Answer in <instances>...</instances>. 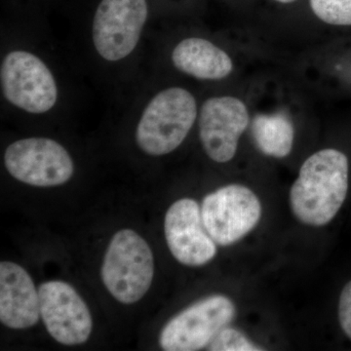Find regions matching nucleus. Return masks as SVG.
I'll list each match as a JSON object with an SVG mask.
<instances>
[{
	"label": "nucleus",
	"mask_w": 351,
	"mask_h": 351,
	"mask_svg": "<svg viewBox=\"0 0 351 351\" xmlns=\"http://www.w3.org/2000/svg\"><path fill=\"white\" fill-rule=\"evenodd\" d=\"M348 157L338 149H322L309 156L291 188L295 218L313 226L329 223L348 195Z\"/></svg>",
	"instance_id": "f257e3e1"
},
{
	"label": "nucleus",
	"mask_w": 351,
	"mask_h": 351,
	"mask_svg": "<svg viewBox=\"0 0 351 351\" xmlns=\"http://www.w3.org/2000/svg\"><path fill=\"white\" fill-rule=\"evenodd\" d=\"M197 105L193 95L172 87L156 95L145 108L136 131L140 149L152 156L174 152L195 124Z\"/></svg>",
	"instance_id": "f03ea898"
},
{
	"label": "nucleus",
	"mask_w": 351,
	"mask_h": 351,
	"mask_svg": "<svg viewBox=\"0 0 351 351\" xmlns=\"http://www.w3.org/2000/svg\"><path fill=\"white\" fill-rule=\"evenodd\" d=\"M101 274L106 288L117 301L135 304L147 294L154 280L151 247L133 230H119L108 244Z\"/></svg>",
	"instance_id": "7ed1b4c3"
},
{
	"label": "nucleus",
	"mask_w": 351,
	"mask_h": 351,
	"mask_svg": "<svg viewBox=\"0 0 351 351\" xmlns=\"http://www.w3.org/2000/svg\"><path fill=\"white\" fill-rule=\"evenodd\" d=\"M235 316L232 300L213 295L186 307L163 327L159 336L166 351H195L212 343Z\"/></svg>",
	"instance_id": "20e7f679"
},
{
	"label": "nucleus",
	"mask_w": 351,
	"mask_h": 351,
	"mask_svg": "<svg viewBox=\"0 0 351 351\" xmlns=\"http://www.w3.org/2000/svg\"><path fill=\"white\" fill-rule=\"evenodd\" d=\"M200 209L205 230L219 246H230L243 239L262 216L258 196L241 184H228L209 193Z\"/></svg>",
	"instance_id": "39448f33"
},
{
	"label": "nucleus",
	"mask_w": 351,
	"mask_h": 351,
	"mask_svg": "<svg viewBox=\"0 0 351 351\" xmlns=\"http://www.w3.org/2000/svg\"><path fill=\"white\" fill-rule=\"evenodd\" d=\"M9 174L39 188L61 186L73 177V159L63 145L47 138H29L9 145L4 154Z\"/></svg>",
	"instance_id": "423d86ee"
},
{
	"label": "nucleus",
	"mask_w": 351,
	"mask_h": 351,
	"mask_svg": "<svg viewBox=\"0 0 351 351\" xmlns=\"http://www.w3.org/2000/svg\"><path fill=\"white\" fill-rule=\"evenodd\" d=\"M2 91L7 100L25 112L43 113L54 107L58 89L50 69L25 51L9 53L1 64Z\"/></svg>",
	"instance_id": "0eeeda50"
},
{
	"label": "nucleus",
	"mask_w": 351,
	"mask_h": 351,
	"mask_svg": "<svg viewBox=\"0 0 351 351\" xmlns=\"http://www.w3.org/2000/svg\"><path fill=\"white\" fill-rule=\"evenodd\" d=\"M147 18L145 0H101L92 29L95 48L107 61L124 59L137 46Z\"/></svg>",
	"instance_id": "6e6552de"
},
{
	"label": "nucleus",
	"mask_w": 351,
	"mask_h": 351,
	"mask_svg": "<svg viewBox=\"0 0 351 351\" xmlns=\"http://www.w3.org/2000/svg\"><path fill=\"white\" fill-rule=\"evenodd\" d=\"M38 293L40 316L51 337L64 346L86 343L93 320L75 288L63 281H48L41 284Z\"/></svg>",
	"instance_id": "1a4fd4ad"
},
{
	"label": "nucleus",
	"mask_w": 351,
	"mask_h": 351,
	"mask_svg": "<svg viewBox=\"0 0 351 351\" xmlns=\"http://www.w3.org/2000/svg\"><path fill=\"white\" fill-rule=\"evenodd\" d=\"M249 121L248 108L239 98L208 99L201 108L199 117L200 141L207 156L218 163L232 160Z\"/></svg>",
	"instance_id": "9d476101"
},
{
	"label": "nucleus",
	"mask_w": 351,
	"mask_h": 351,
	"mask_svg": "<svg viewBox=\"0 0 351 351\" xmlns=\"http://www.w3.org/2000/svg\"><path fill=\"white\" fill-rule=\"evenodd\" d=\"M164 232L171 254L182 265L201 267L216 257L217 243L203 226L199 205L191 198L171 205Z\"/></svg>",
	"instance_id": "9b49d317"
},
{
	"label": "nucleus",
	"mask_w": 351,
	"mask_h": 351,
	"mask_svg": "<svg viewBox=\"0 0 351 351\" xmlns=\"http://www.w3.org/2000/svg\"><path fill=\"white\" fill-rule=\"evenodd\" d=\"M40 299L34 281L17 263H0V321L6 327L24 330L38 324Z\"/></svg>",
	"instance_id": "f8f14e48"
},
{
	"label": "nucleus",
	"mask_w": 351,
	"mask_h": 351,
	"mask_svg": "<svg viewBox=\"0 0 351 351\" xmlns=\"http://www.w3.org/2000/svg\"><path fill=\"white\" fill-rule=\"evenodd\" d=\"M176 68L201 80H219L233 71L232 60L218 46L206 39H184L172 53Z\"/></svg>",
	"instance_id": "ddd939ff"
},
{
	"label": "nucleus",
	"mask_w": 351,
	"mask_h": 351,
	"mask_svg": "<svg viewBox=\"0 0 351 351\" xmlns=\"http://www.w3.org/2000/svg\"><path fill=\"white\" fill-rule=\"evenodd\" d=\"M252 135L263 154L283 158L292 151L295 129L286 113L258 114L252 121Z\"/></svg>",
	"instance_id": "4468645a"
},
{
	"label": "nucleus",
	"mask_w": 351,
	"mask_h": 351,
	"mask_svg": "<svg viewBox=\"0 0 351 351\" xmlns=\"http://www.w3.org/2000/svg\"><path fill=\"white\" fill-rule=\"evenodd\" d=\"M318 19L332 25H351V0H311Z\"/></svg>",
	"instance_id": "2eb2a0df"
},
{
	"label": "nucleus",
	"mask_w": 351,
	"mask_h": 351,
	"mask_svg": "<svg viewBox=\"0 0 351 351\" xmlns=\"http://www.w3.org/2000/svg\"><path fill=\"white\" fill-rule=\"evenodd\" d=\"M212 351H261L263 348L254 345L239 330L226 327L217 335L216 338L208 346Z\"/></svg>",
	"instance_id": "dca6fc26"
},
{
	"label": "nucleus",
	"mask_w": 351,
	"mask_h": 351,
	"mask_svg": "<svg viewBox=\"0 0 351 351\" xmlns=\"http://www.w3.org/2000/svg\"><path fill=\"white\" fill-rule=\"evenodd\" d=\"M339 320L341 329L351 339V281L346 284L339 297Z\"/></svg>",
	"instance_id": "f3484780"
},
{
	"label": "nucleus",
	"mask_w": 351,
	"mask_h": 351,
	"mask_svg": "<svg viewBox=\"0 0 351 351\" xmlns=\"http://www.w3.org/2000/svg\"><path fill=\"white\" fill-rule=\"evenodd\" d=\"M277 2H280V3H292V2L297 1V0H276Z\"/></svg>",
	"instance_id": "a211bd4d"
}]
</instances>
